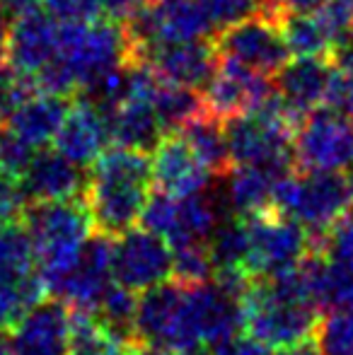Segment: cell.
I'll list each match as a JSON object with an SVG mask.
<instances>
[{
    "label": "cell",
    "instance_id": "6da1fadb",
    "mask_svg": "<svg viewBox=\"0 0 353 355\" xmlns=\"http://www.w3.org/2000/svg\"><path fill=\"white\" fill-rule=\"evenodd\" d=\"M87 169L83 196L92 215L94 232L114 239L136 227L153 187V162L148 153L117 145L104 150Z\"/></svg>",
    "mask_w": 353,
    "mask_h": 355
},
{
    "label": "cell",
    "instance_id": "7a4b0ae2",
    "mask_svg": "<svg viewBox=\"0 0 353 355\" xmlns=\"http://www.w3.org/2000/svg\"><path fill=\"white\" fill-rule=\"evenodd\" d=\"M245 331L271 351L312 336L320 309L312 302L300 263L276 276L250 278L242 293Z\"/></svg>",
    "mask_w": 353,
    "mask_h": 355
},
{
    "label": "cell",
    "instance_id": "3957f363",
    "mask_svg": "<svg viewBox=\"0 0 353 355\" xmlns=\"http://www.w3.org/2000/svg\"><path fill=\"white\" fill-rule=\"evenodd\" d=\"M22 225L32 237L37 266L49 293L51 285L76 263L78 254L94 232L85 196L29 203Z\"/></svg>",
    "mask_w": 353,
    "mask_h": 355
},
{
    "label": "cell",
    "instance_id": "277c9868",
    "mask_svg": "<svg viewBox=\"0 0 353 355\" xmlns=\"http://www.w3.org/2000/svg\"><path fill=\"white\" fill-rule=\"evenodd\" d=\"M273 211L295 218L312 247L353 211V182L346 172H288L273 187Z\"/></svg>",
    "mask_w": 353,
    "mask_h": 355
},
{
    "label": "cell",
    "instance_id": "5b68a950",
    "mask_svg": "<svg viewBox=\"0 0 353 355\" xmlns=\"http://www.w3.org/2000/svg\"><path fill=\"white\" fill-rule=\"evenodd\" d=\"M136 338L170 353L203 346L193 285L170 278L138 293Z\"/></svg>",
    "mask_w": 353,
    "mask_h": 355
},
{
    "label": "cell",
    "instance_id": "8992f818",
    "mask_svg": "<svg viewBox=\"0 0 353 355\" xmlns=\"http://www.w3.org/2000/svg\"><path fill=\"white\" fill-rule=\"evenodd\" d=\"M73 68L80 89L94 78L126 63L128 42L123 24L117 19L97 17L92 22H58V53Z\"/></svg>",
    "mask_w": 353,
    "mask_h": 355
},
{
    "label": "cell",
    "instance_id": "52a82bcc",
    "mask_svg": "<svg viewBox=\"0 0 353 355\" xmlns=\"http://www.w3.org/2000/svg\"><path fill=\"white\" fill-rule=\"evenodd\" d=\"M300 172H346L353 167V121L329 107L305 114L293 138Z\"/></svg>",
    "mask_w": 353,
    "mask_h": 355
},
{
    "label": "cell",
    "instance_id": "ba28073f",
    "mask_svg": "<svg viewBox=\"0 0 353 355\" xmlns=\"http://www.w3.org/2000/svg\"><path fill=\"white\" fill-rule=\"evenodd\" d=\"M250 223V278L276 276L298 266L310 254L312 237L295 218L268 208L247 218Z\"/></svg>",
    "mask_w": 353,
    "mask_h": 355
},
{
    "label": "cell",
    "instance_id": "9c48e42d",
    "mask_svg": "<svg viewBox=\"0 0 353 355\" xmlns=\"http://www.w3.org/2000/svg\"><path fill=\"white\" fill-rule=\"evenodd\" d=\"M218 223L221 211L216 198H208L203 191L191 196H167L162 191L150 193L141 215L143 227L167 239L170 247L208 242Z\"/></svg>",
    "mask_w": 353,
    "mask_h": 355
},
{
    "label": "cell",
    "instance_id": "30bf717a",
    "mask_svg": "<svg viewBox=\"0 0 353 355\" xmlns=\"http://www.w3.org/2000/svg\"><path fill=\"white\" fill-rule=\"evenodd\" d=\"M218 58L242 63L257 73L273 78L288 63L286 39L278 27V19L271 15H255L230 27H223L213 37Z\"/></svg>",
    "mask_w": 353,
    "mask_h": 355
},
{
    "label": "cell",
    "instance_id": "8fae6325",
    "mask_svg": "<svg viewBox=\"0 0 353 355\" xmlns=\"http://www.w3.org/2000/svg\"><path fill=\"white\" fill-rule=\"evenodd\" d=\"M114 283L143 293L172 278V247L146 227H131L112 239Z\"/></svg>",
    "mask_w": 353,
    "mask_h": 355
},
{
    "label": "cell",
    "instance_id": "7c38bea8",
    "mask_svg": "<svg viewBox=\"0 0 353 355\" xmlns=\"http://www.w3.org/2000/svg\"><path fill=\"white\" fill-rule=\"evenodd\" d=\"M112 283V237L92 232L76 263L51 285L49 293L63 300L73 312L94 314Z\"/></svg>",
    "mask_w": 353,
    "mask_h": 355
},
{
    "label": "cell",
    "instance_id": "4fadbf2b",
    "mask_svg": "<svg viewBox=\"0 0 353 355\" xmlns=\"http://www.w3.org/2000/svg\"><path fill=\"white\" fill-rule=\"evenodd\" d=\"M273 92L276 87L268 75L227 58H218L216 71L201 89L206 109L223 121L259 109Z\"/></svg>",
    "mask_w": 353,
    "mask_h": 355
},
{
    "label": "cell",
    "instance_id": "5bb4252c",
    "mask_svg": "<svg viewBox=\"0 0 353 355\" xmlns=\"http://www.w3.org/2000/svg\"><path fill=\"white\" fill-rule=\"evenodd\" d=\"M73 309L58 297H44L8 331L10 355H68Z\"/></svg>",
    "mask_w": 353,
    "mask_h": 355
},
{
    "label": "cell",
    "instance_id": "9a60e30c",
    "mask_svg": "<svg viewBox=\"0 0 353 355\" xmlns=\"http://www.w3.org/2000/svg\"><path fill=\"white\" fill-rule=\"evenodd\" d=\"M153 184L167 196H191L208 189L213 172L179 133H165L153 148Z\"/></svg>",
    "mask_w": 353,
    "mask_h": 355
},
{
    "label": "cell",
    "instance_id": "2e32d148",
    "mask_svg": "<svg viewBox=\"0 0 353 355\" xmlns=\"http://www.w3.org/2000/svg\"><path fill=\"white\" fill-rule=\"evenodd\" d=\"M107 112L89 97L76 94V102L68 104V112L61 121L53 148L73 159L80 167H89L109 145Z\"/></svg>",
    "mask_w": 353,
    "mask_h": 355
},
{
    "label": "cell",
    "instance_id": "e0dca14e",
    "mask_svg": "<svg viewBox=\"0 0 353 355\" xmlns=\"http://www.w3.org/2000/svg\"><path fill=\"white\" fill-rule=\"evenodd\" d=\"M141 61L148 63L165 83L203 89L218 66V51L213 42L206 39L167 42L153 46Z\"/></svg>",
    "mask_w": 353,
    "mask_h": 355
},
{
    "label": "cell",
    "instance_id": "ac0fdd59",
    "mask_svg": "<svg viewBox=\"0 0 353 355\" xmlns=\"http://www.w3.org/2000/svg\"><path fill=\"white\" fill-rule=\"evenodd\" d=\"M19 179L29 203L83 196L87 184V174H83L80 164L68 159L56 148H39Z\"/></svg>",
    "mask_w": 353,
    "mask_h": 355
},
{
    "label": "cell",
    "instance_id": "d6986e66",
    "mask_svg": "<svg viewBox=\"0 0 353 355\" xmlns=\"http://www.w3.org/2000/svg\"><path fill=\"white\" fill-rule=\"evenodd\" d=\"M58 53V22L51 15L32 12L10 22L8 58L5 61L22 73H37Z\"/></svg>",
    "mask_w": 353,
    "mask_h": 355
},
{
    "label": "cell",
    "instance_id": "ffe728a7",
    "mask_svg": "<svg viewBox=\"0 0 353 355\" xmlns=\"http://www.w3.org/2000/svg\"><path fill=\"white\" fill-rule=\"evenodd\" d=\"M334 68L327 63V58L317 56H298L295 61L286 63L273 78L276 92L295 109L298 114H310L312 109L325 107L327 89Z\"/></svg>",
    "mask_w": 353,
    "mask_h": 355
},
{
    "label": "cell",
    "instance_id": "44dd1931",
    "mask_svg": "<svg viewBox=\"0 0 353 355\" xmlns=\"http://www.w3.org/2000/svg\"><path fill=\"white\" fill-rule=\"evenodd\" d=\"M109 123V138L114 145L150 153L165 136L162 123L150 99H121L114 107L104 109Z\"/></svg>",
    "mask_w": 353,
    "mask_h": 355
},
{
    "label": "cell",
    "instance_id": "7402d4cb",
    "mask_svg": "<svg viewBox=\"0 0 353 355\" xmlns=\"http://www.w3.org/2000/svg\"><path fill=\"white\" fill-rule=\"evenodd\" d=\"M288 172L259 167V164H235L225 174V191L223 203H227V211L240 218H252L257 213H264L273 203V187L278 177Z\"/></svg>",
    "mask_w": 353,
    "mask_h": 355
},
{
    "label": "cell",
    "instance_id": "603a6c76",
    "mask_svg": "<svg viewBox=\"0 0 353 355\" xmlns=\"http://www.w3.org/2000/svg\"><path fill=\"white\" fill-rule=\"evenodd\" d=\"M66 112L68 97L37 92L5 119V126H10L17 136H22L27 143H32L34 148H46L56 138Z\"/></svg>",
    "mask_w": 353,
    "mask_h": 355
},
{
    "label": "cell",
    "instance_id": "cb8c5ba5",
    "mask_svg": "<svg viewBox=\"0 0 353 355\" xmlns=\"http://www.w3.org/2000/svg\"><path fill=\"white\" fill-rule=\"evenodd\" d=\"M177 133L187 141L189 148L201 157V162L211 169L213 177H225L232 169L225 121L213 116L208 109H203L198 116H193L191 121L184 123Z\"/></svg>",
    "mask_w": 353,
    "mask_h": 355
},
{
    "label": "cell",
    "instance_id": "d4e9b609",
    "mask_svg": "<svg viewBox=\"0 0 353 355\" xmlns=\"http://www.w3.org/2000/svg\"><path fill=\"white\" fill-rule=\"evenodd\" d=\"M213 259V276H250L247 259H250V223L247 218L232 215L221 220L208 239Z\"/></svg>",
    "mask_w": 353,
    "mask_h": 355
},
{
    "label": "cell",
    "instance_id": "484cf974",
    "mask_svg": "<svg viewBox=\"0 0 353 355\" xmlns=\"http://www.w3.org/2000/svg\"><path fill=\"white\" fill-rule=\"evenodd\" d=\"M278 27L286 39L288 51L295 56L329 58L332 49H334L329 34L325 32L315 12H283L278 17Z\"/></svg>",
    "mask_w": 353,
    "mask_h": 355
},
{
    "label": "cell",
    "instance_id": "4316f807",
    "mask_svg": "<svg viewBox=\"0 0 353 355\" xmlns=\"http://www.w3.org/2000/svg\"><path fill=\"white\" fill-rule=\"evenodd\" d=\"M153 107H155L157 119L162 123V131L177 133L184 123L191 121L193 116H198L206 109V104H203L201 89L184 87V85L165 83L162 80L157 85L155 94H153Z\"/></svg>",
    "mask_w": 353,
    "mask_h": 355
},
{
    "label": "cell",
    "instance_id": "83f0119b",
    "mask_svg": "<svg viewBox=\"0 0 353 355\" xmlns=\"http://www.w3.org/2000/svg\"><path fill=\"white\" fill-rule=\"evenodd\" d=\"M136 307L138 297L133 290L123 288L119 283H112L109 290L104 293L102 302L97 307V319L121 341L131 343L138 341L136 338Z\"/></svg>",
    "mask_w": 353,
    "mask_h": 355
},
{
    "label": "cell",
    "instance_id": "f1b7e54d",
    "mask_svg": "<svg viewBox=\"0 0 353 355\" xmlns=\"http://www.w3.org/2000/svg\"><path fill=\"white\" fill-rule=\"evenodd\" d=\"M126 341L114 336L97 314L73 312V336L68 355H123Z\"/></svg>",
    "mask_w": 353,
    "mask_h": 355
},
{
    "label": "cell",
    "instance_id": "f546056e",
    "mask_svg": "<svg viewBox=\"0 0 353 355\" xmlns=\"http://www.w3.org/2000/svg\"><path fill=\"white\" fill-rule=\"evenodd\" d=\"M322 355H353V307L327 309L315 327Z\"/></svg>",
    "mask_w": 353,
    "mask_h": 355
},
{
    "label": "cell",
    "instance_id": "4dcf8cb0",
    "mask_svg": "<svg viewBox=\"0 0 353 355\" xmlns=\"http://www.w3.org/2000/svg\"><path fill=\"white\" fill-rule=\"evenodd\" d=\"M172 278L179 283L196 285L213 278V259L208 242L172 247Z\"/></svg>",
    "mask_w": 353,
    "mask_h": 355
},
{
    "label": "cell",
    "instance_id": "1f68e13d",
    "mask_svg": "<svg viewBox=\"0 0 353 355\" xmlns=\"http://www.w3.org/2000/svg\"><path fill=\"white\" fill-rule=\"evenodd\" d=\"M216 29L230 27L255 15H271L278 19L276 0H201Z\"/></svg>",
    "mask_w": 353,
    "mask_h": 355
},
{
    "label": "cell",
    "instance_id": "d6a6232c",
    "mask_svg": "<svg viewBox=\"0 0 353 355\" xmlns=\"http://www.w3.org/2000/svg\"><path fill=\"white\" fill-rule=\"evenodd\" d=\"M37 92L34 75L17 71L8 61L0 63V121H5L19 104H24Z\"/></svg>",
    "mask_w": 353,
    "mask_h": 355
},
{
    "label": "cell",
    "instance_id": "836d02e7",
    "mask_svg": "<svg viewBox=\"0 0 353 355\" xmlns=\"http://www.w3.org/2000/svg\"><path fill=\"white\" fill-rule=\"evenodd\" d=\"M312 249H320L327 259L353 271V211H349Z\"/></svg>",
    "mask_w": 353,
    "mask_h": 355
},
{
    "label": "cell",
    "instance_id": "e575fe53",
    "mask_svg": "<svg viewBox=\"0 0 353 355\" xmlns=\"http://www.w3.org/2000/svg\"><path fill=\"white\" fill-rule=\"evenodd\" d=\"M37 150L39 148L17 136L10 126H0V172L3 174L22 177Z\"/></svg>",
    "mask_w": 353,
    "mask_h": 355
},
{
    "label": "cell",
    "instance_id": "d590c367",
    "mask_svg": "<svg viewBox=\"0 0 353 355\" xmlns=\"http://www.w3.org/2000/svg\"><path fill=\"white\" fill-rule=\"evenodd\" d=\"M29 208V198L24 193L22 179L0 172V227L3 225L22 223Z\"/></svg>",
    "mask_w": 353,
    "mask_h": 355
},
{
    "label": "cell",
    "instance_id": "8d00e7d4",
    "mask_svg": "<svg viewBox=\"0 0 353 355\" xmlns=\"http://www.w3.org/2000/svg\"><path fill=\"white\" fill-rule=\"evenodd\" d=\"M44 8L56 22H92L102 10V0H44Z\"/></svg>",
    "mask_w": 353,
    "mask_h": 355
},
{
    "label": "cell",
    "instance_id": "74e56055",
    "mask_svg": "<svg viewBox=\"0 0 353 355\" xmlns=\"http://www.w3.org/2000/svg\"><path fill=\"white\" fill-rule=\"evenodd\" d=\"M211 351L213 355H271V348L264 346L261 341H257V338L250 336L247 331L227 338L225 343L211 348Z\"/></svg>",
    "mask_w": 353,
    "mask_h": 355
},
{
    "label": "cell",
    "instance_id": "f35d334b",
    "mask_svg": "<svg viewBox=\"0 0 353 355\" xmlns=\"http://www.w3.org/2000/svg\"><path fill=\"white\" fill-rule=\"evenodd\" d=\"M153 0H102V10L117 22H123L126 17H131L136 10L146 8Z\"/></svg>",
    "mask_w": 353,
    "mask_h": 355
},
{
    "label": "cell",
    "instance_id": "ab89813d",
    "mask_svg": "<svg viewBox=\"0 0 353 355\" xmlns=\"http://www.w3.org/2000/svg\"><path fill=\"white\" fill-rule=\"evenodd\" d=\"M329 61L341 75H346V78L353 80V37L341 44H336V46L332 49Z\"/></svg>",
    "mask_w": 353,
    "mask_h": 355
},
{
    "label": "cell",
    "instance_id": "60d3db41",
    "mask_svg": "<svg viewBox=\"0 0 353 355\" xmlns=\"http://www.w3.org/2000/svg\"><path fill=\"white\" fill-rule=\"evenodd\" d=\"M39 3L42 0H0V12L8 17V22H15L19 17L39 12Z\"/></svg>",
    "mask_w": 353,
    "mask_h": 355
},
{
    "label": "cell",
    "instance_id": "b9f144b4",
    "mask_svg": "<svg viewBox=\"0 0 353 355\" xmlns=\"http://www.w3.org/2000/svg\"><path fill=\"white\" fill-rule=\"evenodd\" d=\"M327 0H276L278 17L283 12H317Z\"/></svg>",
    "mask_w": 353,
    "mask_h": 355
},
{
    "label": "cell",
    "instance_id": "7bdbcfd3",
    "mask_svg": "<svg viewBox=\"0 0 353 355\" xmlns=\"http://www.w3.org/2000/svg\"><path fill=\"white\" fill-rule=\"evenodd\" d=\"M273 355H322V353H320V346H317V341H315V334H312V336L302 338V341L293 343V346L278 348Z\"/></svg>",
    "mask_w": 353,
    "mask_h": 355
},
{
    "label": "cell",
    "instance_id": "ee69618b",
    "mask_svg": "<svg viewBox=\"0 0 353 355\" xmlns=\"http://www.w3.org/2000/svg\"><path fill=\"white\" fill-rule=\"evenodd\" d=\"M123 355H175V353L165 351V348H160V346H153V343H146V341H131L123 348Z\"/></svg>",
    "mask_w": 353,
    "mask_h": 355
},
{
    "label": "cell",
    "instance_id": "f6af8a7d",
    "mask_svg": "<svg viewBox=\"0 0 353 355\" xmlns=\"http://www.w3.org/2000/svg\"><path fill=\"white\" fill-rule=\"evenodd\" d=\"M8 39H10V22L3 12H0V63L8 58Z\"/></svg>",
    "mask_w": 353,
    "mask_h": 355
},
{
    "label": "cell",
    "instance_id": "bcb514c9",
    "mask_svg": "<svg viewBox=\"0 0 353 355\" xmlns=\"http://www.w3.org/2000/svg\"><path fill=\"white\" fill-rule=\"evenodd\" d=\"M175 355H213V353L203 351V346H196V348H189V351H179Z\"/></svg>",
    "mask_w": 353,
    "mask_h": 355
},
{
    "label": "cell",
    "instance_id": "7dc6e473",
    "mask_svg": "<svg viewBox=\"0 0 353 355\" xmlns=\"http://www.w3.org/2000/svg\"><path fill=\"white\" fill-rule=\"evenodd\" d=\"M341 3H346L349 8H353V0H341Z\"/></svg>",
    "mask_w": 353,
    "mask_h": 355
},
{
    "label": "cell",
    "instance_id": "c3c4849f",
    "mask_svg": "<svg viewBox=\"0 0 353 355\" xmlns=\"http://www.w3.org/2000/svg\"><path fill=\"white\" fill-rule=\"evenodd\" d=\"M351 182H353V167H351Z\"/></svg>",
    "mask_w": 353,
    "mask_h": 355
},
{
    "label": "cell",
    "instance_id": "681fc988",
    "mask_svg": "<svg viewBox=\"0 0 353 355\" xmlns=\"http://www.w3.org/2000/svg\"><path fill=\"white\" fill-rule=\"evenodd\" d=\"M0 334H3V331H0ZM0 346H3V338H0Z\"/></svg>",
    "mask_w": 353,
    "mask_h": 355
},
{
    "label": "cell",
    "instance_id": "f907efd6",
    "mask_svg": "<svg viewBox=\"0 0 353 355\" xmlns=\"http://www.w3.org/2000/svg\"><path fill=\"white\" fill-rule=\"evenodd\" d=\"M351 121H353V114H351Z\"/></svg>",
    "mask_w": 353,
    "mask_h": 355
}]
</instances>
